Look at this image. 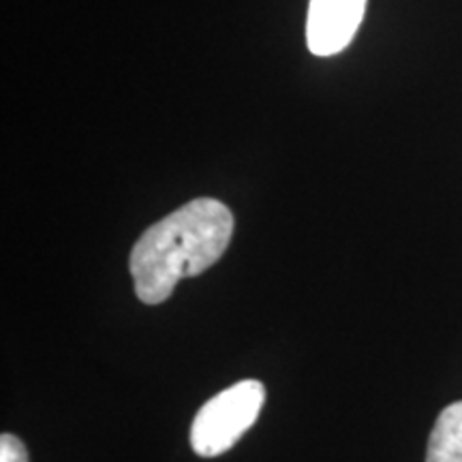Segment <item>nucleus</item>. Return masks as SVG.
Here are the masks:
<instances>
[{
    "label": "nucleus",
    "instance_id": "3",
    "mask_svg": "<svg viewBox=\"0 0 462 462\" xmlns=\"http://www.w3.org/2000/svg\"><path fill=\"white\" fill-rule=\"evenodd\" d=\"M366 0H310L306 43L315 56H334L354 42Z\"/></svg>",
    "mask_w": 462,
    "mask_h": 462
},
{
    "label": "nucleus",
    "instance_id": "4",
    "mask_svg": "<svg viewBox=\"0 0 462 462\" xmlns=\"http://www.w3.org/2000/svg\"><path fill=\"white\" fill-rule=\"evenodd\" d=\"M426 462H462V401L449 404L437 418Z\"/></svg>",
    "mask_w": 462,
    "mask_h": 462
},
{
    "label": "nucleus",
    "instance_id": "2",
    "mask_svg": "<svg viewBox=\"0 0 462 462\" xmlns=\"http://www.w3.org/2000/svg\"><path fill=\"white\" fill-rule=\"evenodd\" d=\"M265 402V388L255 379H245L210 398L190 426V446L204 458L221 456L240 441L255 424Z\"/></svg>",
    "mask_w": 462,
    "mask_h": 462
},
{
    "label": "nucleus",
    "instance_id": "5",
    "mask_svg": "<svg viewBox=\"0 0 462 462\" xmlns=\"http://www.w3.org/2000/svg\"><path fill=\"white\" fill-rule=\"evenodd\" d=\"M0 462H28L26 446L15 435L5 432L0 437Z\"/></svg>",
    "mask_w": 462,
    "mask_h": 462
},
{
    "label": "nucleus",
    "instance_id": "1",
    "mask_svg": "<svg viewBox=\"0 0 462 462\" xmlns=\"http://www.w3.org/2000/svg\"><path fill=\"white\" fill-rule=\"evenodd\" d=\"M234 236V215L212 198H199L173 210L142 234L131 251L129 268L137 298L161 304L178 282L215 265Z\"/></svg>",
    "mask_w": 462,
    "mask_h": 462
}]
</instances>
